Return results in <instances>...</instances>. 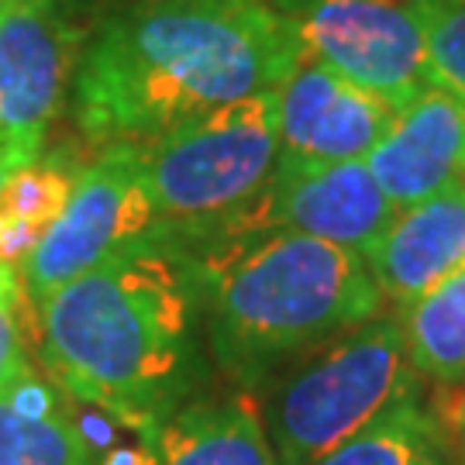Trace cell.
Segmentation results:
<instances>
[{
    "instance_id": "cell-1",
    "label": "cell",
    "mask_w": 465,
    "mask_h": 465,
    "mask_svg": "<svg viewBox=\"0 0 465 465\" xmlns=\"http://www.w3.org/2000/svg\"><path fill=\"white\" fill-rule=\"evenodd\" d=\"M300 55L272 0H134L80 59L76 121L107 149H145L214 107L280 90Z\"/></svg>"
},
{
    "instance_id": "cell-2",
    "label": "cell",
    "mask_w": 465,
    "mask_h": 465,
    "mask_svg": "<svg viewBox=\"0 0 465 465\" xmlns=\"http://www.w3.org/2000/svg\"><path fill=\"white\" fill-rule=\"evenodd\" d=\"M200 314L197 262L152 232L42 300L35 331L69 397L155 441L200 382Z\"/></svg>"
},
{
    "instance_id": "cell-3",
    "label": "cell",
    "mask_w": 465,
    "mask_h": 465,
    "mask_svg": "<svg viewBox=\"0 0 465 465\" xmlns=\"http://www.w3.org/2000/svg\"><path fill=\"white\" fill-rule=\"evenodd\" d=\"M190 259L203 282L211 355L249 390L380 317L382 293L366 259L311 234L266 224Z\"/></svg>"
},
{
    "instance_id": "cell-4",
    "label": "cell",
    "mask_w": 465,
    "mask_h": 465,
    "mask_svg": "<svg viewBox=\"0 0 465 465\" xmlns=\"http://www.w3.org/2000/svg\"><path fill=\"white\" fill-rule=\"evenodd\" d=\"M155 234L186 255L266 228L280 163V90L232 100L142 149Z\"/></svg>"
},
{
    "instance_id": "cell-5",
    "label": "cell",
    "mask_w": 465,
    "mask_h": 465,
    "mask_svg": "<svg viewBox=\"0 0 465 465\" xmlns=\"http://www.w3.org/2000/svg\"><path fill=\"white\" fill-rule=\"evenodd\" d=\"M414 376L400 317H372L307 351L266 382L262 420L276 462L314 465L414 393Z\"/></svg>"
},
{
    "instance_id": "cell-6",
    "label": "cell",
    "mask_w": 465,
    "mask_h": 465,
    "mask_svg": "<svg viewBox=\"0 0 465 465\" xmlns=\"http://www.w3.org/2000/svg\"><path fill=\"white\" fill-rule=\"evenodd\" d=\"M152 232L155 207L145 183L142 149L111 145L76 176L63 214L35 245L32 259L21 269L25 293L38 307L66 282L152 238Z\"/></svg>"
},
{
    "instance_id": "cell-7",
    "label": "cell",
    "mask_w": 465,
    "mask_h": 465,
    "mask_svg": "<svg viewBox=\"0 0 465 465\" xmlns=\"http://www.w3.org/2000/svg\"><path fill=\"white\" fill-rule=\"evenodd\" d=\"M286 17L311 59L390 111L434 90L428 42L411 0H307Z\"/></svg>"
},
{
    "instance_id": "cell-8",
    "label": "cell",
    "mask_w": 465,
    "mask_h": 465,
    "mask_svg": "<svg viewBox=\"0 0 465 465\" xmlns=\"http://www.w3.org/2000/svg\"><path fill=\"white\" fill-rule=\"evenodd\" d=\"M76 0H15L0 17V149L35 163L80 49Z\"/></svg>"
},
{
    "instance_id": "cell-9",
    "label": "cell",
    "mask_w": 465,
    "mask_h": 465,
    "mask_svg": "<svg viewBox=\"0 0 465 465\" xmlns=\"http://www.w3.org/2000/svg\"><path fill=\"white\" fill-rule=\"evenodd\" d=\"M400 207L372 180L366 159L314 163L280 152L266 190V221L272 228L311 234L366 255L393 224Z\"/></svg>"
},
{
    "instance_id": "cell-10",
    "label": "cell",
    "mask_w": 465,
    "mask_h": 465,
    "mask_svg": "<svg viewBox=\"0 0 465 465\" xmlns=\"http://www.w3.org/2000/svg\"><path fill=\"white\" fill-rule=\"evenodd\" d=\"M393 114L380 97L303 52L280 86V152L314 163L366 159Z\"/></svg>"
},
{
    "instance_id": "cell-11",
    "label": "cell",
    "mask_w": 465,
    "mask_h": 465,
    "mask_svg": "<svg viewBox=\"0 0 465 465\" xmlns=\"http://www.w3.org/2000/svg\"><path fill=\"white\" fill-rule=\"evenodd\" d=\"M372 180L403 207L459 183L465 166V100L449 90H428L393 114L380 145L366 155Z\"/></svg>"
},
{
    "instance_id": "cell-12",
    "label": "cell",
    "mask_w": 465,
    "mask_h": 465,
    "mask_svg": "<svg viewBox=\"0 0 465 465\" xmlns=\"http://www.w3.org/2000/svg\"><path fill=\"white\" fill-rule=\"evenodd\" d=\"M362 259L382 300L407 311L451 272L465 269V186L451 183L403 207Z\"/></svg>"
},
{
    "instance_id": "cell-13",
    "label": "cell",
    "mask_w": 465,
    "mask_h": 465,
    "mask_svg": "<svg viewBox=\"0 0 465 465\" xmlns=\"http://www.w3.org/2000/svg\"><path fill=\"white\" fill-rule=\"evenodd\" d=\"M155 465H280L259 403L197 400L155 431Z\"/></svg>"
},
{
    "instance_id": "cell-14",
    "label": "cell",
    "mask_w": 465,
    "mask_h": 465,
    "mask_svg": "<svg viewBox=\"0 0 465 465\" xmlns=\"http://www.w3.org/2000/svg\"><path fill=\"white\" fill-rule=\"evenodd\" d=\"M0 465H94L66 400L25 369L0 390Z\"/></svg>"
},
{
    "instance_id": "cell-15",
    "label": "cell",
    "mask_w": 465,
    "mask_h": 465,
    "mask_svg": "<svg viewBox=\"0 0 465 465\" xmlns=\"http://www.w3.org/2000/svg\"><path fill=\"white\" fill-rule=\"evenodd\" d=\"M73 169L63 159H35L0 186V266L25 269L42 234L63 214L73 193Z\"/></svg>"
},
{
    "instance_id": "cell-16",
    "label": "cell",
    "mask_w": 465,
    "mask_h": 465,
    "mask_svg": "<svg viewBox=\"0 0 465 465\" xmlns=\"http://www.w3.org/2000/svg\"><path fill=\"white\" fill-rule=\"evenodd\" d=\"M449 455V438L414 390L314 465H438Z\"/></svg>"
},
{
    "instance_id": "cell-17",
    "label": "cell",
    "mask_w": 465,
    "mask_h": 465,
    "mask_svg": "<svg viewBox=\"0 0 465 465\" xmlns=\"http://www.w3.org/2000/svg\"><path fill=\"white\" fill-rule=\"evenodd\" d=\"M400 324L407 362L417 376H428L431 382L465 380V269L414 300Z\"/></svg>"
},
{
    "instance_id": "cell-18",
    "label": "cell",
    "mask_w": 465,
    "mask_h": 465,
    "mask_svg": "<svg viewBox=\"0 0 465 465\" xmlns=\"http://www.w3.org/2000/svg\"><path fill=\"white\" fill-rule=\"evenodd\" d=\"M428 42V66L438 90L465 100V0H411Z\"/></svg>"
},
{
    "instance_id": "cell-19",
    "label": "cell",
    "mask_w": 465,
    "mask_h": 465,
    "mask_svg": "<svg viewBox=\"0 0 465 465\" xmlns=\"http://www.w3.org/2000/svg\"><path fill=\"white\" fill-rule=\"evenodd\" d=\"M17 276H4L0 280V390L11 380H17L28 362H25V341H21V286Z\"/></svg>"
},
{
    "instance_id": "cell-20",
    "label": "cell",
    "mask_w": 465,
    "mask_h": 465,
    "mask_svg": "<svg viewBox=\"0 0 465 465\" xmlns=\"http://www.w3.org/2000/svg\"><path fill=\"white\" fill-rule=\"evenodd\" d=\"M428 411H431L438 428L449 438L459 465H465V380L434 382V393L428 397Z\"/></svg>"
},
{
    "instance_id": "cell-21",
    "label": "cell",
    "mask_w": 465,
    "mask_h": 465,
    "mask_svg": "<svg viewBox=\"0 0 465 465\" xmlns=\"http://www.w3.org/2000/svg\"><path fill=\"white\" fill-rule=\"evenodd\" d=\"M21 166H28L21 155H15V152H7V149H0V186H4V180H7V176H11L15 169H21ZM11 272H15V269L0 266V280H4V276H11Z\"/></svg>"
},
{
    "instance_id": "cell-22",
    "label": "cell",
    "mask_w": 465,
    "mask_h": 465,
    "mask_svg": "<svg viewBox=\"0 0 465 465\" xmlns=\"http://www.w3.org/2000/svg\"><path fill=\"white\" fill-rule=\"evenodd\" d=\"M272 4H276V7H280L282 15H293V11H297L300 4H307V0H272Z\"/></svg>"
},
{
    "instance_id": "cell-23",
    "label": "cell",
    "mask_w": 465,
    "mask_h": 465,
    "mask_svg": "<svg viewBox=\"0 0 465 465\" xmlns=\"http://www.w3.org/2000/svg\"><path fill=\"white\" fill-rule=\"evenodd\" d=\"M11 7H15V0H0V17L7 15V11H11Z\"/></svg>"
},
{
    "instance_id": "cell-24",
    "label": "cell",
    "mask_w": 465,
    "mask_h": 465,
    "mask_svg": "<svg viewBox=\"0 0 465 465\" xmlns=\"http://www.w3.org/2000/svg\"><path fill=\"white\" fill-rule=\"evenodd\" d=\"M438 465H459V459H455V455H449V459H441Z\"/></svg>"
},
{
    "instance_id": "cell-25",
    "label": "cell",
    "mask_w": 465,
    "mask_h": 465,
    "mask_svg": "<svg viewBox=\"0 0 465 465\" xmlns=\"http://www.w3.org/2000/svg\"><path fill=\"white\" fill-rule=\"evenodd\" d=\"M459 176H462V186H465V166H462V173H459Z\"/></svg>"
}]
</instances>
